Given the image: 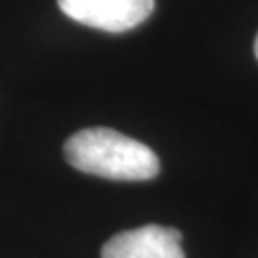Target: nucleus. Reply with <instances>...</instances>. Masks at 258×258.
Masks as SVG:
<instances>
[{"mask_svg": "<svg viewBox=\"0 0 258 258\" xmlns=\"http://www.w3.org/2000/svg\"><path fill=\"white\" fill-rule=\"evenodd\" d=\"M65 159L77 170L109 180H149L159 159L142 142L113 128H84L65 142Z\"/></svg>", "mask_w": 258, "mask_h": 258, "instance_id": "nucleus-1", "label": "nucleus"}, {"mask_svg": "<svg viewBox=\"0 0 258 258\" xmlns=\"http://www.w3.org/2000/svg\"><path fill=\"white\" fill-rule=\"evenodd\" d=\"M67 18L86 27L124 33L151 16L155 0H57Z\"/></svg>", "mask_w": 258, "mask_h": 258, "instance_id": "nucleus-2", "label": "nucleus"}, {"mask_svg": "<svg viewBox=\"0 0 258 258\" xmlns=\"http://www.w3.org/2000/svg\"><path fill=\"white\" fill-rule=\"evenodd\" d=\"M102 258H184L182 233L157 224L120 231L102 247Z\"/></svg>", "mask_w": 258, "mask_h": 258, "instance_id": "nucleus-3", "label": "nucleus"}, {"mask_svg": "<svg viewBox=\"0 0 258 258\" xmlns=\"http://www.w3.org/2000/svg\"><path fill=\"white\" fill-rule=\"evenodd\" d=\"M254 54H256V59H258V35H256V40H254Z\"/></svg>", "mask_w": 258, "mask_h": 258, "instance_id": "nucleus-4", "label": "nucleus"}]
</instances>
